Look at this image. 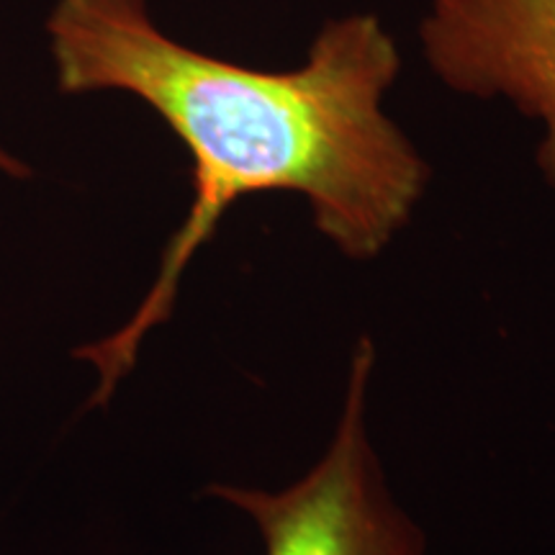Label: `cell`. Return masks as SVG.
<instances>
[{"mask_svg": "<svg viewBox=\"0 0 555 555\" xmlns=\"http://www.w3.org/2000/svg\"><path fill=\"white\" fill-rule=\"evenodd\" d=\"M65 93L124 90L163 116L193 157V204L150 294L119 332L78 358L103 404L139 345L170 317L180 278L242 196L301 193L319 232L371 260L412 217L429 168L384 114L401 57L376 16L330 21L298 69L266 73L165 37L144 0H60L47 21Z\"/></svg>", "mask_w": 555, "mask_h": 555, "instance_id": "obj_1", "label": "cell"}, {"mask_svg": "<svg viewBox=\"0 0 555 555\" xmlns=\"http://www.w3.org/2000/svg\"><path fill=\"white\" fill-rule=\"evenodd\" d=\"M0 170L3 172H11V176H24V165L18 163L16 157H11V155H5L3 150H0Z\"/></svg>", "mask_w": 555, "mask_h": 555, "instance_id": "obj_4", "label": "cell"}, {"mask_svg": "<svg viewBox=\"0 0 555 555\" xmlns=\"http://www.w3.org/2000/svg\"><path fill=\"white\" fill-rule=\"evenodd\" d=\"M376 350L352 352L335 440L301 481L283 491L211 486V494L253 517L266 555H422L420 527L388 494L365 435V388Z\"/></svg>", "mask_w": 555, "mask_h": 555, "instance_id": "obj_2", "label": "cell"}, {"mask_svg": "<svg viewBox=\"0 0 555 555\" xmlns=\"http://www.w3.org/2000/svg\"><path fill=\"white\" fill-rule=\"evenodd\" d=\"M420 37L448 88L543 121L538 168L555 191V0H433Z\"/></svg>", "mask_w": 555, "mask_h": 555, "instance_id": "obj_3", "label": "cell"}]
</instances>
